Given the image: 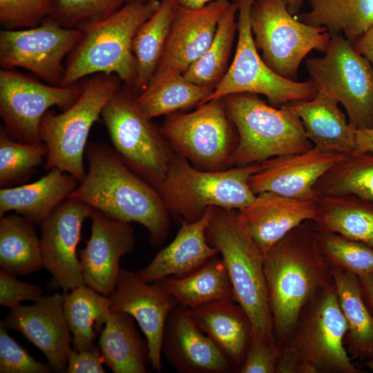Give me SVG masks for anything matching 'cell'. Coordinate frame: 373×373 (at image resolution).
<instances>
[{
	"mask_svg": "<svg viewBox=\"0 0 373 373\" xmlns=\"http://www.w3.org/2000/svg\"><path fill=\"white\" fill-rule=\"evenodd\" d=\"M152 1V0H145ZM215 0H178L180 6L191 9L202 8Z\"/></svg>",
	"mask_w": 373,
	"mask_h": 373,
	"instance_id": "51",
	"label": "cell"
},
{
	"mask_svg": "<svg viewBox=\"0 0 373 373\" xmlns=\"http://www.w3.org/2000/svg\"><path fill=\"white\" fill-rule=\"evenodd\" d=\"M363 296H365L373 310V273L357 276Z\"/></svg>",
	"mask_w": 373,
	"mask_h": 373,
	"instance_id": "50",
	"label": "cell"
},
{
	"mask_svg": "<svg viewBox=\"0 0 373 373\" xmlns=\"http://www.w3.org/2000/svg\"><path fill=\"white\" fill-rule=\"evenodd\" d=\"M345 155L313 146L300 153L280 155L262 163L249 185L256 194L269 191L287 197L317 200L314 186Z\"/></svg>",
	"mask_w": 373,
	"mask_h": 373,
	"instance_id": "20",
	"label": "cell"
},
{
	"mask_svg": "<svg viewBox=\"0 0 373 373\" xmlns=\"http://www.w3.org/2000/svg\"><path fill=\"white\" fill-rule=\"evenodd\" d=\"M283 350L277 341H267L251 336L250 343L238 369L240 373H274Z\"/></svg>",
	"mask_w": 373,
	"mask_h": 373,
	"instance_id": "44",
	"label": "cell"
},
{
	"mask_svg": "<svg viewBox=\"0 0 373 373\" xmlns=\"http://www.w3.org/2000/svg\"><path fill=\"white\" fill-rule=\"evenodd\" d=\"M101 116L120 159L157 188L166 177L175 154L162 133L140 112L135 97L119 90L108 102Z\"/></svg>",
	"mask_w": 373,
	"mask_h": 373,
	"instance_id": "10",
	"label": "cell"
},
{
	"mask_svg": "<svg viewBox=\"0 0 373 373\" xmlns=\"http://www.w3.org/2000/svg\"><path fill=\"white\" fill-rule=\"evenodd\" d=\"M111 311L131 315L145 336L149 350L150 365L160 372L162 342L169 315L178 305L157 282L149 283L137 274L121 269L112 293L108 295Z\"/></svg>",
	"mask_w": 373,
	"mask_h": 373,
	"instance_id": "17",
	"label": "cell"
},
{
	"mask_svg": "<svg viewBox=\"0 0 373 373\" xmlns=\"http://www.w3.org/2000/svg\"><path fill=\"white\" fill-rule=\"evenodd\" d=\"M133 0H51L48 17L66 28H80L103 19Z\"/></svg>",
	"mask_w": 373,
	"mask_h": 373,
	"instance_id": "41",
	"label": "cell"
},
{
	"mask_svg": "<svg viewBox=\"0 0 373 373\" xmlns=\"http://www.w3.org/2000/svg\"><path fill=\"white\" fill-rule=\"evenodd\" d=\"M230 3L227 0H215L196 9L179 5L155 73L183 74L209 47Z\"/></svg>",
	"mask_w": 373,
	"mask_h": 373,
	"instance_id": "22",
	"label": "cell"
},
{
	"mask_svg": "<svg viewBox=\"0 0 373 373\" xmlns=\"http://www.w3.org/2000/svg\"><path fill=\"white\" fill-rule=\"evenodd\" d=\"M157 282L178 305L186 308L216 300H236L226 267L217 255L185 276H167Z\"/></svg>",
	"mask_w": 373,
	"mask_h": 373,
	"instance_id": "30",
	"label": "cell"
},
{
	"mask_svg": "<svg viewBox=\"0 0 373 373\" xmlns=\"http://www.w3.org/2000/svg\"><path fill=\"white\" fill-rule=\"evenodd\" d=\"M64 294L42 296L31 305L12 308L1 322L40 350L52 370L65 372L72 334L64 312Z\"/></svg>",
	"mask_w": 373,
	"mask_h": 373,
	"instance_id": "19",
	"label": "cell"
},
{
	"mask_svg": "<svg viewBox=\"0 0 373 373\" xmlns=\"http://www.w3.org/2000/svg\"><path fill=\"white\" fill-rule=\"evenodd\" d=\"M47 153L43 142L17 141L1 126L0 186H12L27 180L46 160Z\"/></svg>",
	"mask_w": 373,
	"mask_h": 373,
	"instance_id": "39",
	"label": "cell"
},
{
	"mask_svg": "<svg viewBox=\"0 0 373 373\" xmlns=\"http://www.w3.org/2000/svg\"><path fill=\"white\" fill-rule=\"evenodd\" d=\"M338 104L318 90L314 98L290 106L300 119L314 147L323 151L351 154L355 147L356 129L350 126Z\"/></svg>",
	"mask_w": 373,
	"mask_h": 373,
	"instance_id": "27",
	"label": "cell"
},
{
	"mask_svg": "<svg viewBox=\"0 0 373 373\" xmlns=\"http://www.w3.org/2000/svg\"><path fill=\"white\" fill-rule=\"evenodd\" d=\"M34 224L16 213L0 217V267L16 276L43 266L41 240Z\"/></svg>",
	"mask_w": 373,
	"mask_h": 373,
	"instance_id": "33",
	"label": "cell"
},
{
	"mask_svg": "<svg viewBox=\"0 0 373 373\" xmlns=\"http://www.w3.org/2000/svg\"><path fill=\"white\" fill-rule=\"evenodd\" d=\"M51 0H0V24L3 29L35 27L48 17Z\"/></svg>",
	"mask_w": 373,
	"mask_h": 373,
	"instance_id": "42",
	"label": "cell"
},
{
	"mask_svg": "<svg viewBox=\"0 0 373 373\" xmlns=\"http://www.w3.org/2000/svg\"><path fill=\"white\" fill-rule=\"evenodd\" d=\"M213 211L214 207H210L200 219L182 221L173 241L158 251L148 265L138 271V276L149 283L167 276H185L217 255L218 249L208 242L206 236Z\"/></svg>",
	"mask_w": 373,
	"mask_h": 373,
	"instance_id": "24",
	"label": "cell"
},
{
	"mask_svg": "<svg viewBox=\"0 0 373 373\" xmlns=\"http://www.w3.org/2000/svg\"><path fill=\"white\" fill-rule=\"evenodd\" d=\"M238 6L231 3L220 19L214 38L205 52L183 73L195 84L214 87L222 79L232 48L237 28L236 15ZM215 86V87H216Z\"/></svg>",
	"mask_w": 373,
	"mask_h": 373,
	"instance_id": "38",
	"label": "cell"
},
{
	"mask_svg": "<svg viewBox=\"0 0 373 373\" xmlns=\"http://www.w3.org/2000/svg\"><path fill=\"white\" fill-rule=\"evenodd\" d=\"M93 212L89 205L68 198L40 224L43 266L65 292L84 284L77 247L83 223Z\"/></svg>",
	"mask_w": 373,
	"mask_h": 373,
	"instance_id": "16",
	"label": "cell"
},
{
	"mask_svg": "<svg viewBox=\"0 0 373 373\" xmlns=\"http://www.w3.org/2000/svg\"><path fill=\"white\" fill-rule=\"evenodd\" d=\"M320 249L331 267L356 276L373 273V248L332 232L318 233Z\"/></svg>",
	"mask_w": 373,
	"mask_h": 373,
	"instance_id": "40",
	"label": "cell"
},
{
	"mask_svg": "<svg viewBox=\"0 0 373 373\" xmlns=\"http://www.w3.org/2000/svg\"><path fill=\"white\" fill-rule=\"evenodd\" d=\"M317 196L355 195L373 202V155L347 154L314 186Z\"/></svg>",
	"mask_w": 373,
	"mask_h": 373,
	"instance_id": "36",
	"label": "cell"
},
{
	"mask_svg": "<svg viewBox=\"0 0 373 373\" xmlns=\"http://www.w3.org/2000/svg\"><path fill=\"white\" fill-rule=\"evenodd\" d=\"M193 321L238 370L251 336L248 315L236 300H216L187 308Z\"/></svg>",
	"mask_w": 373,
	"mask_h": 373,
	"instance_id": "25",
	"label": "cell"
},
{
	"mask_svg": "<svg viewBox=\"0 0 373 373\" xmlns=\"http://www.w3.org/2000/svg\"><path fill=\"white\" fill-rule=\"evenodd\" d=\"M250 23L264 61L279 75L292 80L306 55L312 50L324 52L331 37L325 28L293 17L285 0H256Z\"/></svg>",
	"mask_w": 373,
	"mask_h": 373,
	"instance_id": "11",
	"label": "cell"
},
{
	"mask_svg": "<svg viewBox=\"0 0 373 373\" xmlns=\"http://www.w3.org/2000/svg\"><path fill=\"white\" fill-rule=\"evenodd\" d=\"M82 35L48 20L35 27L0 31V65L3 69L23 68L48 84H61L64 59Z\"/></svg>",
	"mask_w": 373,
	"mask_h": 373,
	"instance_id": "15",
	"label": "cell"
},
{
	"mask_svg": "<svg viewBox=\"0 0 373 373\" xmlns=\"http://www.w3.org/2000/svg\"><path fill=\"white\" fill-rule=\"evenodd\" d=\"M63 307L72 348L77 352L92 348L111 312L108 297L84 284L65 292Z\"/></svg>",
	"mask_w": 373,
	"mask_h": 373,
	"instance_id": "31",
	"label": "cell"
},
{
	"mask_svg": "<svg viewBox=\"0 0 373 373\" xmlns=\"http://www.w3.org/2000/svg\"><path fill=\"white\" fill-rule=\"evenodd\" d=\"M262 163L220 171L201 170L175 153L164 180L156 188L168 211L182 221L200 219L210 207L241 210L256 195L249 185L250 176Z\"/></svg>",
	"mask_w": 373,
	"mask_h": 373,
	"instance_id": "5",
	"label": "cell"
},
{
	"mask_svg": "<svg viewBox=\"0 0 373 373\" xmlns=\"http://www.w3.org/2000/svg\"><path fill=\"white\" fill-rule=\"evenodd\" d=\"M91 233L79 251L84 284L108 296L115 287L122 257L130 253L135 243L130 223L115 220L93 209Z\"/></svg>",
	"mask_w": 373,
	"mask_h": 373,
	"instance_id": "18",
	"label": "cell"
},
{
	"mask_svg": "<svg viewBox=\"0 0 373 373\" xmlns=\"http://www.w3.org/2000/svg\"><path fill=\"white\" fill-rule=\"evenodd\" d=\"M355 50L364 56L373 66V24L353 44Z\"/></svg>",
	"mask_w": 373,
	"mask_h": 373,
	"instance_id": "49",
	"label": "cell"
},
{
	"mask_svg": "<svg viewBox=\"0 0 373 373\" xmlns=\"http://www.w3.org/2000/svg\"><path fill=\"white\" fill-rule=\"evenodd\" d=\"M43 293L40 286L20 280L16 276L1 269V305L12 309L24 300L35 302L43 296Z\"/></svg>",
	"mask_w": 373,
	"mask_h": 373,
	"instance_id": "45",
	"label": "cell"
},
{
	"mask_svg": "<svg viewBox=\"0 0 373 373\" xmlns=\"http://www.w3.org/2000/svg\"><path fill=\"white\" fill-rule=\"evenodd\" d=\"M115 75L96 74L82 82L78 99L62 113L48 111L39 135L48 150L45 169L56 168L82 182L86 173L84 158L89 132L111 98L119 90Z\"/></svg>",
	"mask_w": 373,
	"mask_h": 373,
	"instance_id": "7",
	"label": "cell"
},
{
	"mask_svg": "<svg viewBox=\"0 0 373 373\" xmlns=\"http://www.w3.org/2000/svg\"><path fill=\"white\" fill-rule=\"evenodd\" d=\"M323 198L314 220L322 231L335 233L373 248V209L343 197Z\"/></svg>",
	"mask_w": 373,
	"mask_h": 373,
	"instance_id": "37",
	"label": "cell"
},
{
	"mask_svg": "<svg viewBox=\"0 0 373 373\" xmlns=\"http://www.w3.org/2000/svg\"><path fill=\"white\" fill-rule=\"evenodd\" d=\"M285 1H286L288 9L291 14L297 12L303 3V0H285Z\"/></svg>",
	"mask_w": 373,
	"mask_h": 373,
	"instance_id": "53",
	"label": "cell"
},
{
	"mask_svg": "<svg viewBox=\"0 0 373 373\" xmlns=\"http://www.w3.org/2000/svg\"><path fill=\"white\" fill-rule=\"evenodd\" d=\"M330 36L324 55L306 61L311 79L343 105L351 126L373 128V66L343 36Z\"/></svg>",
	"mask_w": 373,
	"mask_h": 373,
	"instance_id": "8",
	"label": "cell"
},
{
	"mask_svg": "<svg viewBox=\"0 0 373 373\" xmlns=\"http://www.w3.org/2000/svg\"><path fill=\"white\" fill-rule=\"evenodd\" d=\"M160 1L133 0L110 16L79 28L81 37L65 61L61 86L96 74L115 75L134 84L137 64L133 38Z\"/></svg>",
	"mask_w": 373,
	"mask_h": 373,
	"instance_id": "3",
	"label": "cell"
},
{
	"mask_svg": "<svg viewBox=\"0 0 373 373\" xmlns=\"http://www.w3.org/2000/svg\"><path fill=\"white\" fill-rule=\"evenodd\" d=\"M98 345L105 364L113 372H147L148 343L141 337L131 315L111 310Z\"/></svg>",
	"mask_w": 373,
	"mask_h": 373,
	"instance_id": "28",
	"label": "cell"
},
{
	"mask_svg": "<svg viewBox=\"0 0 373 373\" xmlns=\"http://www.w3.org/2000/svg\"><path fill=\"white\" fill-rule=\"evenodd\" d=\"M367 365L370 368V370L373 372V358H372L371 360L367 362Z\"/></svg>",
	"mask_w": 373,
	"mask_h": 373,
	"instance_id": "54",
	"label": "cell"
},
{
	"mask_svg": "<svg viewBox=\"0 0 373 373\" xmlns=\"http://www.w3.org/2000/svg\"><path fill=\"white\" fill-rule=\"evenodd\" d=\"M213 87L195 84L182 73H155L147 86L135 97L140 112L149 119L195 105L202 104Z\"/></svg>",
	"mask_w": 373,
	"mask_h": 373,
	"instance_id": "29",
	"label": "cell"
},
{
	"mask_svg": "<svg viewBox=\"0 0 373 373\" xmlns=\"http://www.w3.org/2000/svg\"><path fill=\"white\" fill-rule=\"evenodd\" d=\"M222 99L238 135L231 165L261 163L313 147L290 105L278 109L249 93L230 95Z\"/></svg>",
	"mask_w": 373,
	"mask_h": 373,
	"instance_id": "6",
	"label": "cell"
},
{
	"mask_svg": "<svg viewBox=\"0 0 373 373\" xmlns=\"http://www.w3.org/2000/svg\"><path fill=\"white\" fill-rule=\"evenodd\" d=\"M49 364L35 360L26 350L13 339L7 328L0 323L1 373H50Z\"/></svg>",
	"mask_w": 373,
	"mask_h": 373,
	"instance_id": "43",
	"label": "cell"
},
{
	"mask_svg": "<svg viewBox=\"0 0 373 373\" xmlns=\"http://www.w3.org/2000/svg\"><path fill=\"white\" fill-rule=\"evenodd\" d=\"M347 332L333 283L303 309L288 343L301 361L314 364L321 373H356L344 345Z\"/></svg>",
	"mask_w": 373,
	"mask_h": 373,
	"instance_id": "14",
	"label": "cell"
},
{
	"mask_svg": "<svg viewBox=\"0 0 373 373\" xmlns=\"http://www.w3.org/2000/svg\"><path fill=\"white\" fill-rule=\"evenodd\" d=\"M373 154V128L356 130L355 147L351 154Z\"/></svg>",
	"mask_w": 373,
	"mask_h": 373,
	"instance_id": "48",
	"label": "cell"
},
{
	"mask_svg": "<svg viewBox=\"0 0 373 373\" xmlns=\"http://www.w3.org/2000/svg\"><path fill=\"white\" fill-rule=\"evenodd\" d=\"M180 373H228L232 364L191 318L187 308L177 305L166 320L162 355Z\"/></svg>",
	"mask_w": 373,
	"mask_h": 373,
	"instance_id": "21",
	"label": "cell"
},
{
	"mask_svg": "<svg viewBox=\"0 0 373 373\" xmlns=\"http://www.w3.org/2000/svg\"><path fill=\"white\" fill-rule=\"evenodd\" d=\"M88 170L69 198L81 201L115 220L137 222L160 245L170 227L168 211L158 190L131 170L114 149L99 142L85 151Z\"/></svg>",
	"mask_w": 373,
	"mask_h": 373,
	"instance_id": "1",
	"label": "cell"
},
{
	"mask_svg": "<svg viewBox=\"0 0 373 373\" xmlns=\"http://www.w3.org/2000/svg\"><path fill=\"white\" fill-rule=\"evenodd\" d=\"M298 373H321L320 370L313 363L301 361L298 368Z\"/></svg>",
	"mask_w": 373,
	"mask_h": 373,
	"instance_id": "52",
	"label": "cell"
},
{
	"mask_svg": "<svg viewBox=\"0 0 373 373\" xmlns=\"http://www.w3.org/2000/svg\"><path fill=\"white\" fill-rule=\"evenodd\" d=\"M82 83L55 86L41 82L15 69L0 70V116L3 128L15 140L41 142L40 124L53 106L69 108L79 97Z\"/></svg>",
	"mask_w": 373,
	"mask_h": 373,
	"instance_id": "13",
	"label": "cell"
},
{
	"mask_svg": "<svg viewBox=\"0 0 373 373\" xmlns=\"http://www.w3.org/2000/svg\"><path fill=\"white\" fill-rule=\"evenodd\" d=\"M78 182L70 174L54 168L33 182L1 187L0 217L12 211L34 224H40L69 198Z\"/></svg>",
	"mask_w": 373,
	"mask_h": 373,
	"instance_id": "26",
	"label": "cell"
},
{
	"mask_svg": "<svg viewBox=\"0 0 373 373\" xmlns=\"http://www.w3.org/2000/svg\"><path fill=\"white\" fill-rule=\"evenodd\" d=\"M317 200L294 198L265 191L238 211V218L263 254L289 231L318 213Z\"/></svg>",
	"mask_w": 373,
	"mask_h": 373,
	"instance_id": "23",
	"label": "cell"
},
{
	"mask_svg": "<svg viewBox=\"0 0 373 373\" xmlns=\"http://www.w3.org/2000/svg\"><path fill=\"white\" fill-rule=\"evenodd\" d=\"M222 99L204 103L193 112L167 117L161 132L175 153L197 169H229L237 142Z\"/></svg>",
	"mask_w": 373,
	"mask_h": 373,
	"instance_id": "12",
	"label": "cell"
},
{
	"mask_svg": "<svg viewBox=\"0 0 373 373\" xmlns=\"http://www.w3.org/2000/svg\"><path fill=\"white\" fill-rule=\"evenodd\" d=\"M274 336L287 343L305 306L334 282L318 233L301 224L264 254Z\"/></svg>",
	"mask_w": 373,
	"mask_h": 373,
	"instance_id": "2",
	"label": "cell"
},
{
	"mask_svg": "<svg viewBox=\"0 0 373 373\" xmlns=\"http://www.w3.org/2000/svg\"><path fill=\"white\" fill-rule=\"evenodd\" d=\"M227 270L236 300L251 325V336L276 341L264 272V254L241 224L238 211L214 207L206 231Z\"/></svg>",
	"mask_w": 373,
	"mask_h": 373,
	"instance_id": "4",
	"label": "cell"
},
{
	"mask_svg": "<svg viewBox=\"0 0 373 373\" xmlns=\"http://www.w3.org/2000/svg\"><path fill=\"white\" fill-rule=\"evenodd\" d=\"M300 362L299 354L289 343L283 346L281 354L276 365V373H298Z\"/></svg>",
	"mask_w": 373,
	"mask_h": 373,
	"instance_id": "47",
	"label": "cell"
},
{
	"mask_svg": "<svg viewBox=\"0 0 373 373\" xmlns=\"http://www.w3.org/2000/svg\"><path fill=\"white\" fill-rule=\"evenodd\" d=\"M329 267L347 325L345 343L356 356L373 358V316L364 302L358 278L351 273Z\"/></svg>",
	"mask_w": 373,
	"mask_h": 373,
	"instance_id": "32",
	"label": "cell"
},
{
	"mask_svg": "<svg viewBox=\"0 0 373 373\" xmlns=\"http://www.w3.org/2000/svg\"><path fill=\"white\" fill-rule=\"evenodd\" d=\"M104 359L96 345L86 350L77 352L72 347L68 354L66 373H104Z\"/></svg>",
	"mask_w": 373,
	"mask_h": 373,
	"instance_id": "46",
	"label": "cell"
},
{
	"mask_svg": "<svg viewBox=\"0 0 373 373\" xmlns=\"http://www.w3.org/2000/svg\"><path fill=\"white\" fill-rule=\"evenodd\" d=\"M178 6V0H160L156 11L137 30L132 45L137 64L135 89L142 91L153 77Z\"/></svg>",
	"mask_w": 373,
	"mask_h": 373,
	"instance_id": "35",
	"label": "cell"
},
{
	"mask_svg": "<svg viewBox=\"0 0 373 373\" xmlns=\"http://www.w3.org/2000/svg\"><path fill=\"white\" fill-rule=\"evenodd\" d=\"M307 1L310 10L299 16L301 21L341 35L352 45L373 24V0Z\"/></svg>",
	"mask_w": 373,
	"mask_h": 373,
	"instance_id": "34",
	"label": "cell"
},
{
	"mask_svg": "<svg viewBox=\"0 0 373 373\" xmlns=\"http://www.w3.org/2000/svg\"><path fill=\"white\" fill-rule=\"evenodd\" d=\"M255 1H234L238 13L236 53L230 67L204 103L240 93L263 95L274 105L309 100L316 96L318 90L312 79L300 82L283 77L260 57L250 23Z\"/></svg>",
	"mask_w": 373,
	"mask_h": 373,
	"instance_id": "9",
	"label": "cell"
}]
</instances>
